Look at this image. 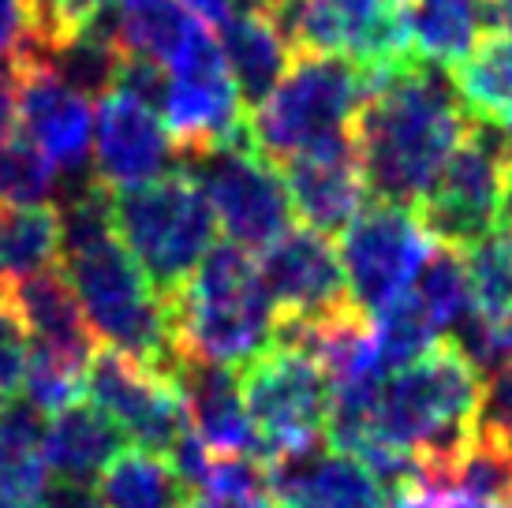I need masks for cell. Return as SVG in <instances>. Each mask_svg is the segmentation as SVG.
Returning <instances> with one entry per match:
<instances>
[{"label": "cell", "mask_w": 512, "mask_h": 508, "mask_svg": "<svg viewBox=\"0 0 512 508\" xmlns=\"http://www.w3.org/2000/svg\"><path fill=\"white\" fill-rule=\"evenodd\" d=\"M471 120L449 71L412 53L382 75H370L352 124L367 191L378 202L412 210L468 135Z\"/></svg>", "instance_id": "6da1fadb"}, {"label": "cell", "mask_w": 512, "mask_h": 508, "mask_svg": "<svg viewBox=\"0 0 512 508\" xmlns=\"http://www.w3.org/2000/svg\"><path fill=\"white\" fill-rule=\"evenodd\" d=\"M57 210L64 273L94 340L169 378L176 363L169 307L116 236L113 191L90 176Z\"/></svg>", "instance_id": "7a4b0ae2"}, {"label": "cell", "mask_w": 512, "mask_h": 508, "mask_svg": "<svg viewBox=\"0 0 512 508\" xmlns=\"http://www.w3.org/2000/svg\"><path fill=\"white\" fill-rule=\"evenodd\" d=\"M483 378L449 340L393 370L374 389V438L419 460V486L441 490L475 441Z\"/></svg>", "instance_id": "3957f363"}, {"label": "cell", "mask_w": 512, "mask_h": 508, "mask_svg": "<svg viewBox=\"0 0 512 508\" xmlns=\"http://www.w3.org/2000/svg\"><path fill=\"white\" fill-rule=\"evenodd\" d=\"M169 329L176 355L240 370L277 337V314L251 251L214 243L172 299Z\"/></svg>", "instance_id": "277c9868"}, {"label": "cell", "mask_w": 512, "mask_h": 508, "mask_svg": "<svg viewBox=\"0 0 512 508\" xmlns=\"http://www.w3.org/2000/svg\"><path fill=\"white\" fill-rule=\"evenodd\" d=\"M367 86V71L348 57L296 53L277 86L247 113V135L273 165L311 146L348 139Z\"/></svg>", "instance_id": "5b68a950"}, {"label": "cell", "mask_w": 512, "mask_h": 508, "mask_svg": "<svg viewBox=\"0 0 512 508\" xmlns=\"http://www.w3.org/2000/svg\"><path fill=\"white\" fill-rule=\"evenodd\" d=\"M113 228L161 299L184 288L217 240L214 210L184 165L157 176L154 184L116 191Z\"/></svg>", "instance_id": "8992f818"}, {"label": "cell", "mask_w": 512, "mask_h": 508, "mask_svg": "<svg viewBox=\"0 0 512 508\" xmlns=\"http://www.w3.org/2000/svg\"><path fill=\"white\" fill-rule=\"evenodd\" d=\"M236 378L262 460L292 456L326 438L333 389L311 355L288 344H270L243 363Z\"/></svg>", "instance_id": "52a82bcc"}, {"label": "cell", "mask_w": 512, "mask_h": 508, "mask_svg": "<svg viewBox=\"0 0 512 508\" xmlns=\"http://www.w3.org/2000/svg\"><path fill=\"white\" fill-rule=\"evenodd\" d=\"M266 8L292 53L348 57L382 75L408 57L404 0H255Z\"/></svg>", "instance_id": "ba28073f"}, {"label": "cell", "mask_w": 512, "mask_h": 508, "mask_svg": "<svg viewBox=\"0 0 512 508\" xmlns=\"http://www.w3.org/2000/svg\"><path fill=\"white\" fill-rule=\"evenodd\" d=\"M505 157H509V146L498 127L486 120H471L468 135L441 165L427 195L412 206L423 232L438 247L464 254L498 228V191Z\"/></svg>", "instance_id": "9c48e42d"}, {"label": "cell", "mask_w": 512, "mask_h": 508, "mask_svg": "<svg viewBox=\"0 0 512 508\" xmlns=\"http://www.w3.org/2000/svg\"><path fill=\"white\" fill-rule=\"evenodd\" d=\"M157 113L184 161L247 135V109L210 27L195 30V38L165 64Z\"/></svg>", "instance_id": "30bf717a"}, {"label": "cell", "mask_w": 512, "mask_h": 508, "mask_svg": "<svg viewBox=\"0 0 512 508\" xmlns=\"http://www.w3.org/2000/svg\"><path fill=\"white\" fill-rule=\"evenodd\" d=\"M187 172L210 202L217 228L243 251H262L292 228L285 180L258 154L251 135L187 157Z\"/></svg>", "instance_id": "8fae6325"}, {"label": "cell", "mask_w": 512, "mask_h": 508, "mask_svg": "<svg viewBox=\"0 0 512 508\" xmlns=\"http://www.w3.org/2000/svg\"><path fill=\"white\" fill-rule=\"evenodd\" d=\"M434 251L415 210L393 202H370L337 236V258L344 269L348 299L359 311H382L404 292H412L415 273Z\"/></svg>", "instance_id": "7c38bea8"}, {"label": "cell", "mask_w": 512, "mask_h": 508, "mask_svg": "<svg viewBox=\"0 0 512 508\" xmlns=\"http://www.w3.org/2000/svg\"><path fill=\"white\" fill-rule=\"evenodd\" d=\"M83 396L98 404L135 449L169 456L187 430L184 400L165 374L143 367L124 352L101 348L83 370Z\"/></svg>", "instance_id": "4fadbf2b"}, {"label": "cell", "mask_w": 512, "mask_h": 508, "mask_svg": "<svg viewBox=\"0 0 512 508\" xmlns=\"http://www.w3.org/2000/svg\"><path fill=\"white\" fill-rule=\"evenodd\" d=\"M255 266L273 303L277 325L311 322L352 303L337 247L314 228H285L270 247L258 251Z\"/></svg>", "instance_id": "5bb4252c"}, {"label": "cell", "mask_w": 512, "mask_h": 508, "mask_svg": "<svg viewBox=\"0 0 512 508\" xmlns=\"http://www.w3.org/2000/svg\"><path fill=\"white\" fill-rule=\"evenodd\" d=\"M15 64H19V90H15L19 135L49 157L57 176L83 180L94 139V105L83 94H75L42 60L15 49Z\"/></svg>", "instance_id": "9a60e30c"}, {"label": "cell", "mask_w": 512, "mask_h": 508, "mask_svg": "<svg viewBox=\"0 0 512 508\" xmlns=\"http://www.w3.org/2000/svg\"><path fill=\"white\" fill-rule=\"evenodd\" d=\"M176 157L180 154L154 105L131 98L124 90L101 98V109L94 116V139H90V169L101 187H109L116 195V191L154 184L157 176L172 172Z\"/></svg>", "instance_id": "2e32d148"}, {"label": "cell", "mask_w": 512, "mask_h": 508, "mask_svg": "<svg viewBox=\"0 0 512 508\" xmlns=\"http://www.w3.org/2000/svg\"><path fill=\"white\" fill-rule=\"evenodd\" d=\"M281 165H285L281 180H285L292 217H299L303 228H314L329 240L341 236L344 225L367 202V184H363L352 135L326 142V146H311Z\"/></svg>", "instance_id": "e0dca14e"}, {"label": "cell", "mask_w": 512, "mask_h": 508, "mask_svg": "<svg viewBox=\"0 0 512 508\" xmlns=\"http://www.w3.org/2000/svg\"><path fill=\"white\" fill-rule=\"evenodd\" d=\"M0 303L23 325L34 352L49 355L72 370H86L90 355L98 352V340L90 333L83 307L64 273L38 269L27 277H4Z\"/></svg>", "instance_id": "ac0fdd59"}, {"label": "cell", "mask_w": 512, "mask_h": 508, "mask_svg": "<svg viewBox=\"0 0 512 508\" xmlns=\"http://www.w3.org/2000/svg\"><path fill=\"white\" fill-rule=\"evenodd\" d=\"M266 490L281 508H385L389 501L370 467L322 441L266 460Z\"/></svg>", "instance_id": "d6986e66"}, {"label": "cell", "mask_w": 512, "mask_h": 508, "mask_svg": "<svg viewBox=\"0 0 512 508\" xmlns=\"http://www.w3.org/2000/svg\"><path fill=\"white\" fill-rule=\"evenodd\" d=\"M169 381L176 385L180 400H184L191 434H195L206 449L262 456V452H258L255 430H251V419H247V408H243L236 370L176 355V363H172V370H169Z\"/></svg>", "instance_id": "ffe728a7"}, {"label": "cell", "mask_w": 512, "mask_h": 508, "mask_svg": "<svg viewBox=\"0 0 512 508\" xmlns=\"http://www.w3.org/2000/svg\"><path fill=\"white\" fill-rule=\"evenodd\" d=\"M120 449H124L120 426L90 400H75L68 408L45 415L42 467L53 479L90 482L113 464Z\"/></svg>", "instance_id": "44dd1931"}, {"label": "cell", "mask_w": 512, "mask_h": 508, "mask_svg": "<svg viewBox=\"0 0 512 508\" xmlns=\"http://www.w3.org/2000/svg\"><path fill=\"white\" fill-rule=\"evenodd\" d=\"M214 38L243 105H258L266 98L296 57L262 4H243L225 23H217Z\"/></svg>", "instance_id": "7402d4cb"}, {"label": "cell", "mask_w": 512, "mask_h": 508, "mask_svg": "<svg viewBox=\"0 0 512 508\" xmlns=\"http://www.w3.org/2000/svg\"><path fill=\"white\" fill-rule=\"evenodd\" d=\"M408 53L434 68H456L490 34V0H404Z\"/></svg>", "instance_id": "603a6c76"}, {"label": "cell", "mask_w": 512, "mask_h": 508, "mask_svg": "<svg viewBox=\"0 0 512 508\" xmlns=\"http://www.w3.org/2000/svg\"><path fill=\"white\" fill-rule=\"evenodd\" d=\"M98 482L105 508H191L195 501V490L176 475L169 456L146 449H120Z\"/></svg>", "instance_id": "cb8c5ba5"}, {"label": "cell", "mask_w": 512, "mask_h": 508, "mask_svg": "<svg viewBox=\"0 0 512 508\" xmlns=\"http://www.w3.org/2000/svg\"><path fill=\"white\" fill-rule=\"evenodd\" d=\"M453 86L475 120H505L512 113V34H486L456 64Z\"/></svg>", "instance_id": "d4e9b609"}, {"label": "cell", "mask_w": 512, "mask_h": 508, "mask_svg": "<svg viewBox=\"0 0 512 508\" xmlns=\"http://www.w3.org/2000/svg\"><path fill=\"white\" fill-rule=\"evenodd\" d=\"M60 262V210L38 206H0V273L27 277Z\"/></svg>", "instance_id": "484cf974"}, {"label": "cell", "mask_w": 512, "mask_h": 508, "mask_svg": "<svg viewBox=\"0 0 512 508\" xmlns=\"http://www.w3.org/2000/svg\"><path fill=\"white\" fill-rule=\"evenodd\" d=\"M370 337H374V370L385 378V374L423 359L441 340V333L427 318L423 303L412 292H404L389 307L370 314Z\"/></svg>", "instance_id": "4316f807"}, {"label": "cell", "mask_w": 512, "mask_h": 508, "mask_svg": "<svg viewBox=\"0 0 512 508\" xmlns=\"http://www.w3.org/2000/svg\"><path fill=\"white\" fill-rule=\"evenodd\" d=\"M412 296L423 303V311H427V318L434 322L438 333H456V329L475 314L464 254L434 243L430 258L423 262V269L415 273Z\"/></svg>", "instance_id": "83f0119b"}, {"label": "cell", "mask_w": 512, "mask_h": 508, "mask_svg": "<svg viewBox=\"0 0 512 508\" xmlns=\"http://www.w3.org/2000/svg\"><path fill=\"white\" fill-rule=\"evenodd\" d=\"M471 299L486 318H512V240L490 232L471 251H464Z\"/></svg>", "instance_id": "f1b7e54d"}, {"label": "cell", "mask_w": 512, "mask_h": 508, "mask_svg": "<svg viewBox=\"0 0 512 508\" xmlns=\"http://www.w3.org/2000/svg\"><path fill=\"white\" fill-rule=\"evenodd\" d=\"M57 169L19 131L0 142V206H38L53 195Z\"/></svg>", "instance_id": "f546056e"}, {"label": "cell", "mask_w": 512, "mask_h": 508, "mask_svg": "<svg viewBox=\"0 0 512 508\" xmlns=\"http://www.w3.org/2000/svg\"><path fill=\"white\" fill-rule=\"evenodd\" d=\"M19 396L27 404H34L42 415H53V411L83 400V370L64 367L57 359H49V355L30 348L27 378H23V393Z\"/></svg>", "instance_id": "4dcf8cb0"}, {"label": "cell", "mask_w": 512, "mask_h": 508, "mask_svg": "<svg viewBox=\"0 0 512 508\" xmlns=\"http://www.w3.org/2000/svg\"><path fill=\"white\" fill-rule=\"evenodd\" d=\"M475 434L490 445L512 452V363L483 378L479 411H475Z\"/></svg>", "instance_id": "1f68e13d"}, {"label": "cell", "mask_w": 512, "mask_h": 508, "mask_svg": "<svg viewBox=\"0 0 512 508\" xmlns=\"http://www.w3.org/2000/svg\"><path fill=\"white\" fill-rule=\"evenodd\" d=\"M30 363V340L23 325L15 322L12 311L0 303V404L15 400L23 393V378H27Z\"/></svg>", "instance_id": "d6a6232c"}, {"label": "cell", "mask_w": 512, "mask_h": 508, "mask_svg": "<svg viewBox=\"0 0 512 508\" xmlns=\"http://www.w3.org/2000/svg\"><path fill=\"white\" fill-rule=\"evenodd\" d=\"M45 467H0V508H38Z\"/></svg>", "instance_id": "836d02e7"}, {"label": "cell", "mask_w": 512, "mask_h": 508, "mask_svg": "<svg viewBox=\"0 0 512 508\" xmlns=\"http://www.w3.org/2000/svg\"><path fill=\"white\" fill-rule=\"evenodd\" d=\"M38 508H105L98 490H90V482H64V479H45Z\"/></svg>", "instance_id": "e575fe53"}, {"label": "cell", "mask_w": 512, "mask_h": 508, "mask_svg": "<svg viewBox=\"0 0 512 508\" xmlns=\"http://www.w3.org/2000/svg\"><path fill=\"white\" fill-rule=\"evenodd\" d=\"M27 34V0H0V60H8Z\"/></svg>", "instance_id": "d590c367"}, {"label": "cell", "mask_w": 512, "mask_h": 508, "mask_svg": "<svg viewBox=\"0 0 512 508\" xmlns=\"http://www.w3.org/2000/svg\"><path fill=\"white\" fill-rule=\"evenodd\" d=\"M385 508H456V497L430 490V486H404L397 494H389Z\"/></svg>", "instance_id": "8d00e7d4"}, {"label": "cell", "mask_w": 512, "mask_h": 508, "mask_svg": "<svg viewBox=\"0 0 512 508\" xmlns=\"http://www.w3.org/2000/svg\"><path fill=\"white\" fill-rule=\"evenodd\" d=\"M187 12L202 19L206 27H217V23H225L232 12H240L243 4H255V0H180Z\"/></svg>", "instance_id": "74e56055"}, {"label": "cell", "mask_w": 512, "mask_h": 508, "mask_svg": "<svg viewBox=\"0 0 512 508\" xmlns=\"http://www.w3.org/2000/svg\"><path fill=\"white\" fill-rule=\"evenodd\" d=\"M498 232L512 240V150L501 169V191H498Z\"/></svg>", "instance_id": "f35d334b"}, {"label": "cell", "mask_w": 512, "mask_h": 508, "mask_svg": "<svg viewBox=\"0 0 512 508\" xmlns=\"http://www.w3.org/2000/svg\"><path fill=\"white\" fill-rule=\"evenodd\" d=\"M490 15L512 34V0H490Z\"/></svg>", "instance_id": "ab89813d"}, {"label": "cell", "mask_w": 512, "mask_h": 508, "mask_svg": "<svg viewBox=\"0 0 512 508\" xmlns=\"http://www.w3.org/2000/svg\"><path fill=\"white\" fill-rule=\"evenodd\" d=\"M191 508H243V505H225V501H210V497H199V494H195Z\"/></svg>", "instance_id": "60d3db41"}, {"label": "cell", "mask_w": 512, "mask_h": 508, "mask_svg": "<svg viewBox=\"0 0 512 508\" xmlns=\"http://www.w3.org/2000/svg\"><path fill=\"white\" fill-rule=\"evenodd\" d=\"M251 508H281V505H277V501H270V497H262V501H258V505H251Z\"/></svg>", "instance_id": "b9f144b4"}, {"label": "cell", "mask_w": 512, "mask_h": 508, "mask_svg": "<svg viewBox=\"0 0 512 508\" xmlns=\"http://www.w3.org/2000/svg\"><path fill=\"white\" fill-rule=\"evenodd\" d=\"M509 508H512V501H509Z\"/></svg>", "instance_id": "7bdbcfd3"}]
</instances>
